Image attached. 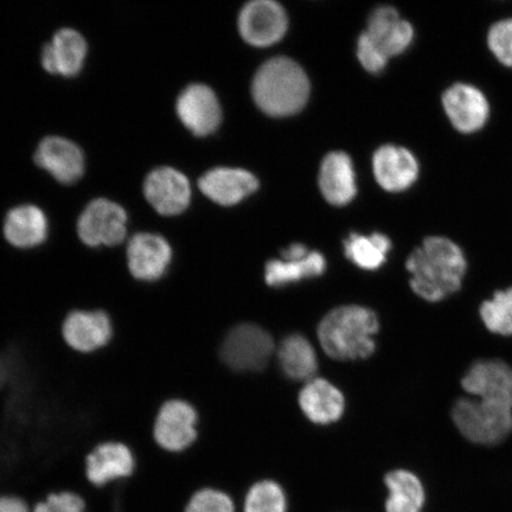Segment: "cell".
<instances>
[{
  "instance_id": "obj_29",
  "label": "cell",
  "mask_w": 512,
  "mask_h": 512,
  "mask_svg": "<svg viewBox=\"0 0 512 512\" xmlns=\"http://www.w3.org/2000/svg\"><path fill=\"white\" fill-rule=\"evenodd\" d=\"M285 491L273 480H262L248 491L245 512H286Z\"/></svg>"
},
{
  "instance_id": "obj_22",
  "label": "cell",
  "mask_w": 512,
  "mask_h": 512,
  "mask_svg": "<svg viewBox=\"0 0 512 512\" xmlns=\"http://www.w3.org/2000/svg\"><path fill=\"white\" fill-rule=\"evenodd\" d=\"M354 166L347 153L331 152L320 168L319 187L325 200L334 206H345L356 195Z\"/></svg>"
},
{
  "instance_id": "obj_18",
  "label": "cell",
  "mask_w": 512,
  "mask_h": 512,
  "mask_svg": "<svg viewBox=\"0 0 512 512\" xmlns=\"http://www.w3.org/2000/svg\"><path fill=\"white\" fill-rule=\"evenodd\" d=\"M136 470L131 448L121 443H104L96 446L86 458L88 482L104 488L115 480L130 478Z\"/></svg>"
},
{
  "instance_id": "obj_13",
  "label": "cell",
  "mask_w": 512,
  "mask_h": 512,
  "mask_svg": "<svg viewBox=\"0 0 512 512\" xmlns=\"http://www.w3.org/2000/svg\"><path fill=\"white\" fill-rule=\"evenodd\" d=\"M127 267L132 277L152 283L163 277L172 261V248L162 235L137 233L126 248Z\"/></svg>"
},
{
  "instance_id": "obj_8",
  "label": "cell",
  "mask_w": 512,
  "mask_h": 512,
  "mask_svg": "<svg viewBox=\"0 0 512 512\" xmlns=\"http://www.w3.org/2000/svg\"><path fill=\"white\" fill-rule=\"evenodd\" d=\"M143 192L147 203L160 216H178L190 206L189 179L171 166H159L150 171L145 177Z\"/></svg>"
},
{
  "instance_id": "obj_30",
  "label": "cell",
  "mask_w": 512,
  "mask_h": 512,
  "mask_svg": "<svg viewBox=\"0 0 512 512\" xmlns=\"http://www.w3.org/2000/svg\"><path fill=\"white\" fill-rule=\"evenodd\" d=\"M486 48L502 67L512 69V16L497 19L485 35Z\"/></svg>"
},
{
  "instance_id": "obj_34",
  "label": "cell",
  "mask_w": 512,
  "mask_h": 512,
  "mask_svg": "<svg viewBox=\"0 0 512 512\" xmlns=\"http://www.w3.org/2000/svg\"><path fill=\"white\" fill-rule=\"evenodd\" d=\"M0 512H32L23 498L15 495L0 496Z\"/></svg>"
},
{
  "instance_id": "obj_36",
  "label": "cell",
  "mask_w": 512,
  "mask_h": 512,
  "mask_svg": "<svg viewBox=\"0 0 512 512\" xmlns=\"http://www.w3.org/2000/svg\"><path fill=\"white\" fill-rule=\"evenodd\" d=\"M10 377V370L8 367V364H6V361L2 356H0V389H2L6 382L9 381Z\"/></svg>"
},
{
  "instance_id": "obj_12",
  "label": "cell",
  "mask_w": 512,
  "mask_h": 512,
  "mask_svg": "<svg viewBox=\"0 0 512 512\" xmlns=\"http://www.w3.org/2000/svg\"><path fill=\"white\" fill-rule=\"evenodd\" d=\"M176 113L181 123L196 137L214 133L222 119L219 99L213 89L202 83L183 89L176 101Z\"/></svg>"
},
{
  "instance_id": "obj_26",
  "label": "cell",
  "mask_w": 512,
  "mask_h": 512,
  "mask_svg": "<svg viewBox=\"0 0 512 512\" xmlns=\"http://www.w3.org/2000/svg\"><path fill=\"white\" fill-rule=\"evenodd\" d=\"M326 261L322 254L310 252L300 260H272L267 262L265 279L272 287L298 283L300 280L319 277L325 272Z\"/></svg>"
},
{
  "instance_id": "obj_1",
  "label": "cell",
  "mask_w": 512,
  "mask_h": 512,
  "mask_svg": "<svg viewBox=\"0 0 512 512\" xmlns=\"http://www.w3.org/2000/svg\"><path fill=\"white\" fill-rule=\"evenodd\" d=\"M411 287L426 302L438 303L463 286L467 259L463 248L445 236H428L408 256Z\"/></svg>"
},
{
  "instance_id": "obj_11",
  "label": "cell",
  "mask_w": 512,
  "mask_h": 512,
  "mask_svg": "<svg viewBox=\"0 0 512 512\" xmlns=\"http://www.w3.org/2000/svg\"><path fill=\"white\" fill-rule=\"evenodd\" d=\"M34 162L64 185L80 181L86 171L85 153L80 146L60 136L43 138L35 151Z\"/></svg>"
},
{
  "instance_id": "obj_32",
  "label": "cell",
  "mask_w": 512,
  "mask_h": 512,
  "mask_svg": "<svg viewBox=\"0 0 512 512\" xmlns=\"http://www.w3.org/2000/svg\"><path fill=\"white\" fill-rule=\"evenodd\" d=\"M32 512H87V503L73 491L51 492Z\"/></svg>"
},
{
  "instance_id": "obj_23",
  "label": "cell",
  "mask_w": 512,
  "mask_h": 512,
  "mask_svg": "<svg viewBox=\"0 0 512 512\" xmlns=\"http://www.w3.org/2000/svg\"><path fill=\"white\" fill-rule=\"evenodd\" d=\"M299 405L307 419L317 425H329L342 418L345 402L334 384L312 379L300 392Z\"/></svg>"
},
{
  "instance_id": "obj_21",
  "label": "cell",
  "mask_w": 512,
  "mask_h": 512,
  "mask_svg": "<svg viewBox=\"0 0 512 512\" xmlns=\"http://www.w3.org/2000/svg\"><path fill=\"white\" fill-rule=\"evenodd\" d=\"M3 234L12 247L30 249L41 246L49 234L46 213L34 204L12 208L5 216Z\"/></svg>"
},
{
  "instance_id": "obj_28",
  "label": "cell",
  "mask_w": 512,
  "mask_h": 512,
  "mask_svg": "<svg viewBox=\"0 0 512 512\" xmlns=\"http://www.w3.org/2000/svg\"><path fill=\"white\" fill-rule=\"evenodd\" d=\"M479 315L492 334L512 336V287L486 300L480 306Z\"/></svg>"
},
{
  "instance_id": "obj_15",
  "label": "cell",
  "mask_w": 512,
  "mask_h": 512,
  "mask_svg": "<svg viewBox=\"0 0 512 512\" xmlns=\"http://www.w3.org/2000/svg\"><path fill=\"white\" fill-rule=\"evenodd\" d=\"M462 386L476 399L512 409V368L503 361L473 363L463 377Z\"/></svg>"
},
{
  "instance_id": "obj_20",
  "label": "cell",
  "mask_w": 512,
  "mask_h": 512,
  "mask_svg": "<svg viewBox=\"0 0 512 512\" xmlns=\"http://www.w3.org/2000/svg\"><path fill=\"white\" fill-rule=\"evenodd\" d=\"M198 188L220 206H234L258 190L259 181L242 169L216 168L204 174Z\"/></svg>"
},
{
  "instance_id": "obj_24",
  "label": "cell",
  "mask_w": 512,
  "mask_h": 512,
  "mask_svg": "<svg viewBox=\"0 0 512 512\" xmlns=\"http://www.w3.org/2000/svg\"><path fill=\"white\" fill-rule=\"evenodd\" d=\"M278 360L285 375L292 380H310L317 373L316 351L309 339L302 335H291L281 342Z\"/></svg>"
},
{
  "instance_id": "obj_33",
  "label": "cell",
  "mask_w": 512,
  "mask_h": 512,
  "mask_svg": "<svg viewBox=\"0 0 512 512\" xmlns=\"http://www.w3.org/2000/svg\"><path fill=\"white\" fill-rule=\"evenodd\" d=\"M357 56L364 69H367L369 73L381 72L388 62V57L371 42L364 32L358 38Z\"/></svg>"
},
{
  "instance_id": "obj_3",
  "label": "cell",
  "mask_w": 512,
  "mask_h": 512,
  "mask_svg": "<svg viewBox=\"0 0 512 512\" xmlns=\"http://www.w3.org/2000/svg\"><path fill=\"white\" fill-rule=\"evenodd\" d=\"M252 93L262 112L287 117L303 110L310 96V81L298 63L275 57L256 72Z\"/></svg>"
},
{
  "instance_id": "obj_5",
  "label": "cell",
  "mask_w": 512,
  "mask_h": 512,
  "mask_svg": "<svg viewBox=\"0 0 512 512\" xmlns=\"http://www.w3.org/2000/svg\"><path fill=\"white\" fill-rule=\"evenodd\" d=\"M441 106L454 131L463 136L483 132L492 118V104L483 88L469 81H457L441 95Z\"/></svg>"
},
{
  "instance_id": "obj_9",
  "label": "cell",
  "mask_w": 512,
  "mask_h": 512,
  "mask_svg": "<svg viewBox=\"0 0 512 512\" xmlns=\"http://www.w3.org/2000/svg\"><path fill=\"white\" fill-rule=\"evenodd\" d=\"M198 415L189 402L169 400L160 407L153 428V437L163 450L182 452L197 439Z\"/></svg>"
},
{
  "instance_id": "obj_17",
  "label": "cell",
  "mask_w": 512,
  "mask_h": 512,
  "mask_svg": "<svg viewBox=\"0 0 512 512\" xmlns=\"http://www.w3.org/2000/svg\"><path fill=\"white\" fill-rule=\"evenodd\" d=\"M373 168L377 183L390 192L408 190L420 174V165L413 153L395 145L382 146L375 152Z\"/></svg>"
},
{
  "instance_id": "obj_14",
  "label": "cell",
  "mask_w": 512,
  "mask_h": 512,
  "mask_svg": "<svg viewBox=\"0 0 512 512\" xmlns=\"http://www.w3.org/2000/svg\"><path fill=\"white\" fill-rule=\"evenodd\" d=\"M88 44L81 32L73 28L56 31L41 51L42 68L48 74L75 78L85 67Z\"/></svg>"
},
{
  "instance_id": "obj_4",
  "label": "cell",
  "mask_w": 512,
  "mask_h": 512,
  "mask_svg": "<svg viewBox=\"0 0 512 512\" xmlns=\"http://www.w3.org/2000/svg\"><path fill=\"white\" fill-rule=\"evenodd\" d=\"M452 419L459 432L473 444L502 443L512 432V409L479 399H460Z\"/></svg>"
},
{
  "instance_id": "obj_10",
  "label": "cell",
  "mask_w": 512,
  "mask_h": 512,
  "mask_svg": "<svg viewBox=\"0 0 512 512\" xmlns=\"http://www.w3.org/2000/svg\"><path fill=\"white\" fill-rule=\"evenodd\" d=\"M286 12L273 0H254L240 12L239 30L247 43L268 47L284 37L287 30Z\"/></svg>"
},
{
  "instance_id": "obj_27",
  "label": "cell",
  "mask_w": 512,
  "mask_h": 512,
  "mask_svg": "<svg viewBox=\"0 0 512 512\" xmlns=\"http://www.w3.org/2000/svg\"><path fill=\"white\" fill-rule=\"evenodd\" d=\"M392 242L386 235L375 233L370 236L351 234L344 242V251L352 264L366 271H375L386 262Z\"/></svg>"
},
{
  "instance_id": "obj_31",
  "label": "cell",
  "mask_w": 512,
  "mask_h": 512,
  "mask_svg": "<svg viewBox=\"0 0 512 512\" xmlns=\"http://www.w3.org/2000/svg\"><path fill=\"white\" fill-rule=\"evenodd\" d=\"M184 512H235L234 502L224 492L202 489L192 495Z\"/></svg>"
},
{
  "instance_id": "obj_25",
  "label": "cell",
  "mask_w": 512,
  "mask_h": 512,
  "mask_svg": "<svg viewBox=\"0 0 512 512\" xmlns=\"http://www.w3.org/2000/svg\"><path fill=\"white\" fill-rule=\"evenodd\" d=\"M384 483L389 490L387 512H421L426 495L424 485L414 473L406 470L389 472Z\"/></svg>"
},
{
  "instance_id": "obj_19",
  "label": "cell",
  "mask_w": 512,
  "mask_h": 512,
  "mask_svg": "<svg viewBox=\"0 0 512 512\" xmlns=\"http://www.w3.org/2000/svg\"><path fill=\"white\" fill-rule=\"evenodd\" d=\"M364 34L388 59L402 54L414 41L413 25L402 19L398 10L392 6H381L376 9L370 15L368 28Z\"/></svg>"
},
{
  "instance_id": "obj_7",
  "label": "cell",
  "mask_w": 512,
  "mask_h": 512,
  "mask_svg": "<svg viewBox=\"0 0 512 512\" xmlns=\"http://www.w3.org/2000/svg\"><path fill=\"white\" fill-rule=\"evenodd\" d=\"M274 352L273 338L255 324H240L228 332L221 345L222 361L235 371H260Z\"/></svg>"
},
{
  "instance_id": "obj_35",
  "label": "cell",
  "mask_w": 512,
  "mask_h": 512,
  "mask_svg": "<svg viewBox=\"0 0 512 512\" xmlns=\"http://www.w3.org/2000/svg\"><path fill=\"white\" fill-rule=\"evenodd\" d=\"M309 251L304 245H300V243H294V245L285 249L281 256H283V260H300L304 259L305 256L309 255Z\"/></svg>"
},
{
  "instance_id": "obj_2",
  "label": "cell",
  "mask_w": 512,
  "mask_h": 512,
  "mask_svg": "<svg viewBox=\"0 0 512 512\" xmlns=\"http://www.w3.org/2000/svg\"><path fill=\"white\" fill-rule=\"evenodd\" d=\"M379 317L368 307L339 306L318 326V339L325 354L337 361L366 360L376 349Z\"/></svg>"
},
{
  "instance_id": "obj_16",
  "label": "cell",
  "mask_w": 512,
  "mask_h": 512,
  "mask_svg": "<svg viewBox=\"0 0 512 512\" xmlns=\"http://www.w3.org/2000/svg\"><path fill=\"white\" fill-rule=\"evenodd\" d=\"M62 336L70 348L89 354L111 342L113 326L104 311H73L64 319Z\"/></svg>"
},
{
  "instance_id": "obj_6",
  "label": "cell",
  "mask_w": 512,
  "mask_h": 512,
  "mask_svg": "<svg viewBox=\"0 0 512 512\" xmlns=\"http://www.w3.org/2000/svg\"><path fill=\"white\" fill-rule=\"evenodd\" d=\"M127 222L124 207L108 198H96L83 209L76 230L83 245L115 247L126 240Z\"/></svg>"
}]
</instances>
